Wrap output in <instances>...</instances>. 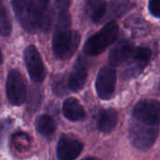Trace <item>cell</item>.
<instances>
[{
    "label": "cell",
    "mask_w": 160,
    "mask_h": 160,
    "mask_svg": "<svg viewBox=\"0 0 160 160\" xmlns=\"http://www.w3.org/2000/svg\"><path fill=\"white\" fill-rule=\"evenodd\" d=\"M119 27L113 21L106 23L101 30L91 36L83 46V52L87 55H98L112 45L118 38Z\"/></svg>",
    "instance_id": "3"
},
{
    "label": "cell",
    "mask_w": 160,
    "mask_h": 160,
    "mask_svg": "<svg viewBox=\"0 0 160 160\" xmlns=\"http://www.w3.org/2000/svg\"><path fill=\"white\" fill-rule=\"evenodd\" d=\"M134 51L133 44L127 40H120L111 51L109 56V62L112 67H118L128 61Z\"/></svg>",
    "instance_id": "12"
},
{
    "label": "cell",
    "mask_w": 160,
    "mask_h": 160,
    "mask_svg": "<svg viewBox=\"0 0 160 160\" xmlns=\"http://www.w3.org/2000/svg\"><path fill=\"white\" fill-rule=\"evenodd\" d=\"M129 136L132 144L140 150L151 148L158 136V126H151L137 120L130 126Z\"/></svg>",
    "instance_id": "4"
},
{
    "label": "cell",
    "mask_w": 160,
    "mask_h": 160,
    "mask_svg": "<svg viewBox=\"0 0 160 160\" xmlns=\"http://www.w3.org/2000/svg\"><path fill=\"white\" fill-rule=\"evenodd\" d=\"M83 149V144L77 138L66 134L63 135L57 143L56 155L60 160H73L77 158Z\"/></svg>",
    "instance_id": "10"
},
{
    "label": "cell",
    "mask_w": 160,
    "mask_h": 160,
    "mask_svg": "<svg viewBox=\"0 0 160 160\" xmlns=\"http://www.w3.org/2000/svg\"><path fill=\"white\" fill-rule=\"evenodd\" d=\"M107 8L105 0H86L84 4L85 13L94 22L102 21L107 14Z\"/></svg>",
    "instance_id": "14"
},
{
    "label": "cell",
    "mask_w": 160,
    "mask_h": 160,
    "mask_svg": "<svg viewBox=\"0 0 160 160\" xmlns=\"http://www.w3.org/2000/svg\"><path fill=\"white\" fill-rule=\"evenodd\" d=\"M52 91L58 97L64 96V94L66 92V85H65L63 76L60 75V76H58V77H56L54 79V82L52 83Z\"/></svg>",
    "instance_id": "19"
},
{
    "label": "cell",
    "mask_w": 160,
    "mask_h": 160,
    "mask_svg": "<svg viewBox=\"0 0 160 160\" xmlns=\"http://www.w3.org/2000/svg\"><path fill=\"white\" fill-rule=\"evenodd\" d=\"M87 63L82 56H79L73 66L72 71L69 74L68 87L72 92H79L85 84L87 79Z\"/></svg>",
    "instance_id": "11"
},
{
    "label": "cell",
    "mask_w": 160,
    "mask_h": 160,
    "mask_svg": "<svg viewBox=\"0 0 160 160\" xmlns=\"http://www.w3.org/2000/svg\"><path fill=\"white\" fill-rule=\"evenodd\" d=\"M53 1L55 6L60 10H67L70 7L73 0H53Z\"/></svg>",
    "instance_id": "21"
},
{
    "label": "cell",
    "mask_w": 160,
    "mask_h": 160,
    "mask_svg": "<svg viewBox=\"0 0 160 160\" xmlns=\"http://www.w3.org/2000/svg\"><path fill=\"white\" fill-rule=\"evenodd\" d=\"M116 73L112 68L105 67L101 68L96 80V90L98 96L104 100L112 98L115 90Z\"/></svg>",
    "instance_id": "8"
},
{
    "label": "cell",
    "mask_w": 160,
    "mask_h": 160,
    "mask_svg": "<svg viewBox=\"0 0 160 160\" xmlns=\"http://www.w3.org/2000/svg\"><path fill=\"white\" fill-rule=\"evenodd\" d=\"M118 115L115 110L106 109L99 112L98 119V128L103 133L112 132L117 125Z\"/></svg>",
    "instance_id": "15"
},
{
    "label": "cell",
    "mask_w": 160,
    "mask_h": 160,
    "mask_svg": "<svg viewBox=\"0 0 160 160\" xmlns=\"http://www.w3.org/2000/svg\"><path fill=\"white\" fill-rule=\"evenodd\" d=\"M159 88H160V83H159Z\"/></svg>",
    "instance_id": "24"
},
{
    "label": "cell",
    "mask_w": 160,
    "mask_h": 160,
    "mask_svg": "<svg viewBox=\"0 0 160 160\" xmlns=\"http://www.w3.org/2000/svg\"><path fill=\"white\" fill-rule=\"evenodd\" d=\"M23 60L30 79L34 82H41L46 76V70L41 56L34 45H28L23 51Z\"/></svg>",
    "instance_id": "6"
},
{
    "label": "cell",
    "mask_w": 160,
    "mask_h": 160,
    "mask_svg": "<svg viewBox=\"0 0 160 160\" xmlns=\"http://www.w3.org/2000/svg\"><path fill=\"white\" fill-rule=\"evenodd\" d=\"M132 8V4L129 0H112L109 8H107L108 16L112 18H118L126 14Z\"/></svg>",
    "instance_id": "17"
},
{
    "label": "cell",
    "mask_w": 160,
    "mask_h": 160,
    "mask_svg": "<svg viewBox=\"0 0 160 160\" xmlns=\"http://www.w3.org/2000/svg\"><path fill=\"white\" fill-rule=\"evenodd\" d=\"M152 52L147 47H138L134 48V51L129 57L130 61L127 65L123 76L125 78H133L140 74L142 69L146 67L150 60ZM128 59V60H129Z\"/></svg>",
    "instance_id": "9"
},
{
    "label": "cell",
    "mask_w": 160,
    "mask_h": 160,
    "mask_svg": "<svg viewBox=\"0 0 160 160\" xmlns=\"http://www.w3.org/2000/svg\"><path fill=\"white\" fill-rule=\"evenodd\" d=\"M7 98L10 104L21 106L26 98V86L22 74L17 69H11L8 73L6 82Z\"/></svg>",
    "instance_id": "5"
},
{
    "label": "cell",
    "mask_w": 160,
    "mask_h": 160,
    "mask_svg": "<svg viewBox=\"0 0 160 160\" xmlns=\"http://www.w3.org/2000/svg\"><path fill=\"white\" fill-rule=\"evenodd\" d=\"M136 120L151 125L160 124V102L154 99H142L136 104L133 111Z\"/></svg>",
    "instance_id": "7"
},
{
    "label": "cell",
    "mask_w": 160,
    "mask_h": 160,
    "mask_svg": "<svg viewBox=\"0 0 160 160\" xmlns=\"http://www.w3.org/2000/svg\"><path fill=\"white\" fill-rule=\"evenodd\" d=\"M6 0H0V36L8 37L12 30L11 21L6 7Z\"/></svg>",
    "instance_id": "18"
},
{
    "label": "cell",
    "mask_w": 160,
    "mask_h": 160,
    "mask_svg": "<svg viewBox=\"0 0 160 160\" xmlns=\"http://www.w3.org/2000/svg\"><path fill=\"white\" fill-rule=\"evenodd\" d=\"M36 129L43 138L51 140L54 135L56 125L52 116L48 114H42L36 120Z\"/></svg>",
    "instance_id": "16"
},
{
    "label": "cell",
    "mask_w": 160,
    "mask_h": 160,
    "mask_svg": "<svg viewBox=\"0 0 160 160\" xmlns=\"http://www.w3.org/2000/svg\"><path fill=\"white\" fill-rule=\"evenodd\" d=\"M71 19L67 10H60L52 37V52L61 60L70 58L81 42V35L70 29Z\"/></svg>",
    "instance_id": "1"
},
{
    "label": "cell",
    "mask_w": 160,
    "mask_h": 160,
    "mask_svg": "<svg viewBox=\"0 0 160 160\" xmlns=\"http://www.w3.org/2000/svg\"><path fill=\"white\" fill-rule=\"evenodd\" d=\"M13 12L21 26L28 33H37L48 26L46 9L32 0H11Z\"/></svg>",
    "instance_id": "2"
},
{
    "label": "cell",
    "mask_w": 160,
    "mask_h": 160,
    "mask_svg": "<svg viewBox=\"0 0 160 160\" xmlns=\"http://www.w3.org/2000/svg\"><path fill=\"white\" fill-rule=\"evenodd\" d=\"M3 63V54H2V52H1V49H0V65Z\"/></svg>",
    "instance_id": "23"
},
{
    "label": "cell",
    "mask_w": 160,
    "mask_h": 160,
    "mask_svg": "<svg viewBox=\"0 0 160 160\" xmlns=\"http://www.w3.org/2000/svg\"><path fill=\"white\" fill-rule=\"evenodd\" d=\"M148 7L152 15L160 18V0H150Z\"/></svg>",
    "instance_id": "20"
},
{
    "label": "cell",
    "mask_w": 160,
    "mask_h": 160,
    "mask_svg": "<svg viewBox=\"0 0 160 160\" xmlns=\"http://www.w3.org/2000/svg\"><path fill=\"white\" fill-rule=\"evenodd\" d=\"M64 116L72 122L82 121L85 118V111L80 101L75 98H68L66 99L62 106Z\"/></svg>",
    "instance_id": "13"
},
{
    "label": "cell",
    "mask_w": 160,
    "mask_h": 160,
    "mask_svg": "<svg viewBox=\"0 0 160 160\" xmlns=\"http://www.w3.org/2000/svg\"><path fill=\"white\" fill-rule=\"evenodd\" d=\"M36 2L38 3V5L42 8L43 9H46V7L48 6L49 0H36Z\"/></svg>",
    "instance_id": "22"
}]
</instances>
